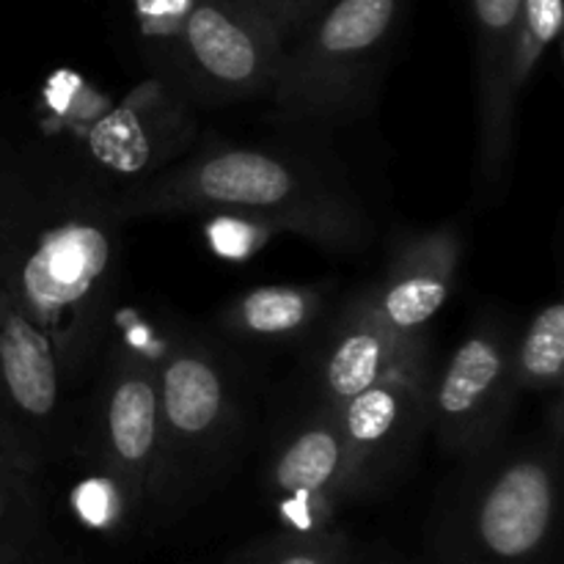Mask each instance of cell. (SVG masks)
<instances>
[{
    "mask_svg": "<svg viewBox=\"0 0 564 564\" xmlns=\"http://www.w3.org/2000/svg\"><path fill=\"white\" fill-rule=\"evenodd\" d=\"M113 193L75 154L0 141V295L47 341L75 402L102 361L124 270Z\"/></svg>",
    "mask_w": 564,
    "mask_h": 564,
    "instance_id": "obj_1",
    "label": "cell"
},
{
    "mask_svg": "<svg viewBox=\"0 0 564 564\" xmlns=\"http://www.w3.org/2000/svg\"><path fill=\"white\" fill-rule=\"evenodd\" d=\"M121 220L224 215L330 251H364L375 226L339 165L295 147L213 141L113 193Z\"/></svg>",
    "mask_w": 564,
    "mask_h": 564,
    "instance_id": "obj_2",
    "label": "cell"
},
{
    "mask_svg": "<svg viewBox=\"0 0 564 564\" xmlns=\"http://www.w3.org/2000/svg\"><path fill=\"white\" fill-rule=\"evenodd\" d=\"M562 416L545 438L463 460L430 518L427 564H560Z\"/></svg>",
    "mask_w": 564,
    "mask_h": 564,
    "instance_id": "obj_3",
    "label": "cell"
},
{
    "mask_svg": "<svg viewBox=\"0 0 564 564\" xmlns=\"http://www.w3.org/2000/svg\"><path fill=\"white\" fill-rule=\"evenodd\" d=\"M163 488L158 521L180 516L213 494L237 466L253 419L246 369L218 341L176 330L160 350Z\"/></svg>",
    "mask_w": 564,
    "mask_h": 564,
    "instance_id": "obj_4",
    "label": "cell"
},
{
    "mask_svg": "<svg viewBox=\"0 0 564 564\" xmlns=\"http://www.w3.org/2000/svg\"><path fill=\"white\" fill-rule=\"evenodd\" d=\"M154 80L180 102L224 108L270 97L284 39L251 0H132Z\"/></svg>",
    "mask_w": 564,
    "mask_h": 564,
    "instance_id": "obj_5",
    "label": "cell"
},
{
    "mask_svg": "<svg viewBox=\"0 0 564 564\" xmlns=\"http://www.w3.org/2000/svg\"><path fill=\"white\" fill-rule=\"evenodd\" d=\"M408 0H328L286 44L273 110L292 130L323 132L372 105Z\"/></svg>",
    "mask_w": 564,
    "mask_h": 564,
    "instance_id": "obj_6",
    "label": "cell"
},
{
    "mask_svg": "<svg viewBox=\"0 0 564 564\" xmlns=\"http://www.w3.org/2000/svg\"><path fill=\"white\" fill-rule=\"evenodd\" d=\"M80 408V435L97 477L124 499L135 521L158 516L165 466L158 361L127 345L110 347Z\"/></svg>",
    "mask_w": 564,
    "mask_h": 564,
    "instance_id": "obj_7",
    "label": "cell"
},
{
    "mask_svg": "<svg viewBox=\"0 0 564 564\" xmlns=\"http://www.w3.org/2000/svg\"><path fill=\"white\" fill-rule=\"evenodd\" d=\"M512 323L482 314L444 367L430 380V430L446 457L471 460L505 444L512 411L521 397L512 364Z\"/></svg>",
    "mask_w": 564,
    "mask_h": 564,
    "instance_id": "obj_8",
    "label": "cell"
},
{
    "mask_svg": "<svg viewBox=\"0 0 564 564\" xmlns=\"http://www.w3.org/2000/svg\"><path fill=\"white\" fill-rule=\"evenodd\" d=\"M264 488L279 518V532L308 538L336 527L356 505L352 463L339 405L306 400L270 441Z\"/></svg>",
    "mask_w": 564,
    "mask_h": 564,
    "instance_id": "obj_9",
    "label": "cell"
},
{
    "mask_svg": "<svg viewBox=\"0 0 564 564\" xmlns=\"http://www.w3.org/2000/svg\"><path fill=\"white\" fill-rule=\"evenodd\" d=\"M433 369V361H424L358 391L339 405L341 430L350 446L356 505L389 490L411 466L430 430Z\"/></svg>",
    "mask_w": 564,
    "mask_h": 564,
    "instance_id": "obj_10",
    "label": "cell"
},
{
    "mask_svg": "<svg viewBox=\"0 0 564 564\" xmlns=\"http://www.w3.org/2000/svg\"><path fill=\"white\" fill-rule=\"evenodd\" d=\"M308 352L306 400L341 405L358 391L430 361V336L394 334L369 303L364 286L352 292L317 330Z\"/></svg>",
    "mask_w": 564,
    "mask_h": 564,
    "instance_id": "obj_11",
    "label": "cell"
},
{
    "mask_svg": "<svg viewBox=\"0 0 564 564\" xmlns=\"http://www.w3.org/2000/svg\"><path fill=\"white\" fill-rule=\"evenodd\" d=\"M460 259L463 229L457 224L405 231L397 237L380 279L364 286V292L394 334L424 339L427 325L455 292Z\"/></svg>",
    "mask_w": 564,
    "mask_h": 564,
    "instance_id": "obj_12",
    "label": "cell"
},
{
    "mask_svg": "<svg viewBox=\"0 0 564 564\" xmlns=\"http://www.w3.org/2000/svg\"><path fill=\"white\" fill-rule=\"evenodd\" d=\"M330 301L328 284L257 286L220 308L218 328L229 339L257 347L303 345L323 328Z\"/></svg>",
    "mask_w": 564,
    "mask_h": 564,
    "instance_id": "obj_13",
    "label": "cell"
},
{
    "mask_svg": "<svg viewBox=\"0 0 564 564\" xmlns=\"http://www.w3.org/2000/svg\"><path fill=\"white\" fill-rule=\"evenodd\" d=\"M523 0H471L474 22V88H477V193L479 198L499 202L496 180V97H499L501 66L507 61L518 11Z\"/></svg>",
    "mask_w": 564,
    "mask_h": 564,
    "instance_id": "obj_14",
    "label": "cell"
},
{
    "mask_svg": "<svg viewBox=\"0 0 564 564\" xmlns=\"http://www.w3.org/2000/svg\"><path fill=\"white\" fill-rule=\"evenodd\" d=\"M564 22L562 0H523L518 11L516 33H512L507 61L501 66L499 97H496V180L505 196L512 169V147H516V113L527 83L545 58L551 44L560 39Z\"/></svg>",
    "mask_w": 564,
    "mask_h": 564,
    "instance_id": "obj_15",
    "label": "cell"
},
{
    "mask_svg": "<svg viewBox=\"0 0 564 564\" xmlns=\"http://www.w3.org/2000/svg\"><path fill=\"white\" fill-rule=\"evenodd\" d=\"M47 554L42 479L0 455V564H31Z\"/></svg>",
    "mask_w": 564,
    "mask_h": 564,
    "instance_id": "obj_16",
    "label": "cell"
},
{
    "mask_svg": "<svg viewBox=\"0 0 564 564\" xmlns=\"http://www.w3.org/2000/svg\"><path fill=\"white\" fill-rule=\"evenodd\" d=\"M516 380L521 394H562L564 372V306L551 301L516 334L512 347Z\"/></svg>",
    "mask_w": 564,
    "mask_h": 564,
    "instance_id": "obj_17",
    "label": "cell"
},
{
    "mask_svg": "<svg viewBox=\"0 0 564 564\" xmlns=\"http://www.w3.org/2000/svg\"><path fill=\"white\" fill-rule=\"evenodd\" d=\"M264 564H361V554L339 527L308 538L275 532L273 549Z\"/></svg>",
    "mask_w": 564,
    "mask_h": 564,
    "instance_id": "obj_18",
    "label": "cell"
},
{
    "mask_svg": "<svg viewBox=\"0 0 564 564\" xmlns=\"http://www.w3.org/2000/svg\"><path fill=\"white\" fill-rule=\"evenodd\" d=\"M259 11L264 14V20L279 31V36L284 39V44H290L314 17L319 14L328 0H251Z\"/></svg>",
    "mask_w": 564,
    "mask_h": 564,
    "instance_id": "obj_19",
    "label": "cell"
},
{
    "mask_svg": "<svg viewBox=\"0 0 564 564\" xmlns=\"http://www.w3.org/2000/svg\"><path fill=\"white\" fill-rule=\"evenodd\" d=\"M273 540H275V534H270V538H264V540H257V543L246 545V549H240L237 554H231L229 560L220 562V564H264L270 549H273Z\"/></svg>",
    "mask_w": 564,
    "mask_h": 564,
    "instance_id": "obj_20",
    "label": "cell"
},
{
    "mask_svg": "<svg viewBox=\"0 0 564 564\" xmlns=\"http://www.w3.org/2000/svg\"><path fill=\"white\" fill-rule=\"evenodd\" d=\"M361 564H427L424 560H405V556L394 554V551H380L375 556H361Z\"/></svg>",
    "mask_w": 564,
    "mask_h": 564,
    "instance_id": "obj_21",
    "label": "cell"
},
{
    "mask_svg": "<svg viewBox=\"0 0 564 564\" xmlns=\"http://www.w3.org/2000/svg\"><path fill=\"white\" fill-rule=\"evenodd\" d=\"M31 564H47V554L39 556V560H36V562H31Z\"/></svg>",
    "mask_w": 564,
    "mask_h": 564,
    "instance_id": "obj_22",
    "label": "cell"
}]
</instances>
